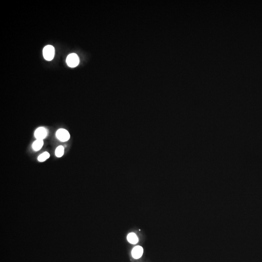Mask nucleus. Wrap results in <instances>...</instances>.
Returning a JSON list of instances; mask_svg holds the SVG:
<instances>
[{"mask_svg":"<svg viewBox=\"0 0 262 262\" xmlns=\"http://www.w3.org/2000/svg\"><path fill=\"white\" fill-rule=\"evenodd\" d=\"M57 138L62 142L67 141L70 138V135L67 130L64 129H60L56 132Z\"/></svg>","mask_w":262,"mask_h":262,"instance_id":"nucleus-3","label":"nucleus"},{"mask_svg":"<svg viewBox=\"0 0 262 262\" xmlns=\"http://www.w3.org/2000/svg\"><path fill=\"white\" fill-rule=\"evenodd\" d=\"M44 58L47 61L53 59L55 56V48L52 45H47L44 47L43 50Z\"/></svg>","mask_w":262,"mask_h":262,"instance_id":"nucleus-1","label":"nucleus"},{"mask_svg":"<svg viewBox=\"0 0 262 262\" xmlns=\"http://www.w3.org/2000/svg\"><path fill=\"white\" fill-rule=\"evenodd\" d=\"M79 58L76 53H71L67 58L66 62L70 68H74L78 66L79 63Z\"/></svg>","mask_w":262,"mask_h":262,"instance_id":"nucleus-2","label":"nucleus"},{"mask_svg":"<svg viewBox=\"0 0 262 262\" xmlns=\"http://www.w3.org/2000/svg\"><path fill=\"white\" fill-rule=\"evenodd\" d=\"M56 155L57 157H61L64 154V148L62 146H59L56 150L55 152Z\"/></svg>","mask_w":262,"mask_h":262,"instance_id":"nucleus-8","label":"nucleus"},{"mask_svg":"<svg viewBox=\"0 0 262 262\" xmlns=\"http://www.w3.org/2000/svg\"><path fill=\"white\" fill-rule=\"evenodd\" d=\"M127 240L130 243L132 244H135L138 242V238L134 232H131L127 236Z\"/></svg>","mask_w":262,"mask_h":262,"instance_id":"nucleus-7","label":"nucleus"},{"mask_svg":"<svg viewBox=\"0 0 262 262\" xmlns=\"http://www.w3.org/2000/svg\"><path fill=\"white\" fill-rule=\"evenodd\" d=\"M47 130L44 127L38 128L35 132V136L36 139L43 140L47 135Z\"/></svg>","mask_w":262,"mask_h":262,"instance_id":"nucleus-4","label":"nucleus"},{"mask_svg":"<svg viewBox=\"0 0 262 262\" xmlns=\"http://www.w3.org/2000/svg\"><path fill=\"white\" fill-rule=\"evenodd\" d=\"M143 253V249L141 246H136L132 249V255L133 258L136 259H139L141 257Z\"/></svg>","mask_w":262,"mask_h":262,"instance_id":"nucleus-5","label":"nucleus"},{"mask_svg":"<svg viewBox=\"0 0 262 262\" xmlns=\"http://www.w3.org/2000/svg\"><path fill=\"white\" fill-rule=\"evenodd\" d=\"M43 144H44V143H43V140L36 139L33 143V149H34V151H39L43 147Z\"/></svg>","mask_w":262,"mask_h":262,"instance_id":"nucleus-6","label":"nucleus"},{"mask_svg":"<svg viewBox=\"0 0 262 262\" xmlns=\"http://www.w3.org/2000/svg\"><path fill=\"white\" fill-rule=\"evenodd\" d=\"M50 156V155L49 152H44L38 157V159L39 162H44L47 159L49 158Z\"/></svg>","mask_w":262,"mask_h":262,"instance_id":"nucleus-9","label":"nucleus"}]
</instances>
